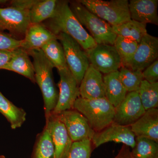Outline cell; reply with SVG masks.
<instances>
[{"mask_svg":"<svg viewBox=\"0 0 158 158\" xmlns=\"http://www.w3.org/2000/svg\"><path fill=\"white\" fill-rule=\"evenodd\" d=\"M45 26L56 36L60 33L67 34L85 51L96 45L94 40L75 16L68 1H59L55 14Z\"/></svg>","mask_w":158,"mask_h":158,"instance_id":"1","label":"cell"},{"mask_svg":"<svg viewBox=\"0 0 158 158\" xmlns=\"http://www.w3.org/2000/svg\"><path fill=\"white\" fill-rule=\"evenodd\" d=\"M27 51L33 58L35 82L42 92L47 121L56 107L59 97L53 75L54 67L41 49Z\"/></svg>","mask_w":158,"mask_h":158,"instance_id":"2","label":"cell"},{"mask_svg":"<svg viewBox=\"0 0 158 158\" xmlns=\"http://www.w3.org/2000/svg\"><path fill=\"white\" fill-rule=\"evenodd\" d=\"M73 109L87 118L95 132L103 130L114 120L115 108L106 98L88 99L79 97Z\"/></svg>","mask_w":158,"mask_h":158,"instance_id":"3","label":"cell"},{"mask_svg":"<svg viewBox=\"0 0 158 158\" xmlns=\"http://www.w3.org/2000/svg\"><path fill=\"white\" fill-rule=\"evenodd\" d=\"M75 16L85 27L97 44L114 45L117 35L106 22L89 11L77 1L69 2Z\"/></svg>","mask_w":158,"mask_h":158,"instance_id":"4","label":"cell"},{"mask_svg":"<svg viewBox=\"0 0 158 158\" xmlns=\"http://www.w3.org/2000/svg\"><path fill=\"white\" fill-rule=\"evenodd\" d=\"M89 11L110 25H118L131 19L127 0H78Z\"/></svg>","mask_w":158,"mask_h":158,"instance_id":"5","label":"cell"},{"mask_svg":"<svg viewBox=\"0 0 158 158\" xmlns=\"http://www.w3.org/2000/svg\"><path fill=\"white\" fill-rule=\"evenodd\" d=\"M57 38L63 48L69 69L79 86L90 65L87 53L78 43L67 34L60 33Z\"/></svg>","mask_w":158,"mask_h":158,"instance_id":"6","label":"cell"},{"mask_svg":"<svg viewBox=\"0 0 158 158\" xmlns=\"http://www.w3.org/2000/svg\"><path fill=\"white\" fill-rule=\"evenodd\" d=\"M31 24L29 10L12 6L0 7V33L8 31L14 38L24 37Z\"/></svg>","mask_w":158,"mask_h":158,"instance_id":"7","label":"cell"},{"mask_svg":"<svg viewBox=\"0 0 158 158\" xmlns=\"http://www.w3.org/2000/svg\"><path fill=\"white\" fill-rule=\"evenodd\" d=\"M86 52L90 64L104 75L117 71L122 66L121 59L113 45L97 44Z\"/></svg>","mask_w":158,"mask_h":158,"instance_id":"8","label":"cell"},{"mask_svg":"<svg viewBox=\"0 0 158 158\" xmlns=\"http://www.w3.org/2000/svg\"><path fill=\"white\" fill-rule=\"evenodd\" d=\"M56 116L65 126L73 142L92 140L95 131L87 118L77 110H65Z\"/></svg>","mask_w":158,"mask_h":158,"instance_id":"9","label":"cell"},{"mask_svg":"<svg viewBox=\"0 0 158 158\" xmlns=\"http://www.w3.org/2000/svg\"><path fill=\"white\" fill-rule=\"evenodd\" d=\"M60 81L59 82V97L53 115L73 109L76 100L80 97L79 86L68 68L58 71Z\"/></svg>","mask_w":158,"mask_h":158,"instance_id":"10","label":"cell"},{"mask_svg":"<svg viewBox=\"0 0 158 158\" xmlns=\"http://www.w3.org/2000/svg\"><path fill=\"white\" fill-rule=\"evenodd\" d=\"M158 57V38L147 34L141 40L132 59L124 67L143 71Z\"/></svg>","mask_w":158,"mask_h":158,"instance_id":"11","label":"cell"},{"mask_svg":"<svg viewBox=\"0 0 158 158\" xmlns=\"http://www.w3.org/2000/svg\"><path fill=\"white\" fill-rule=\"evenodd\" d=\"M91 141L96 148L107 142L114 141L123 143L133 148L135 145L136 136L131 127L121 125L113 122L100 131L95 132Z\"/></svg>","mask_w":158,"mask_h":158,"instance_id":"12","label":"cell"},{"mask_svg":"<svg viewBox=\"0 0 158 158\" xmlns=\"http://www.w3.org/2000/svg\"><path fill=\"white\" fill-rule=\"evenodd\" d=\"M145 112L138 91L129 92L124 99L115 108L113 122L121 125L130 126Z\"/></svg>","mask_w":158,"mask_h":158,"instance_id":"13","label":"cell"},{"mask_svg":"<svg viewBox=\"0 0 158 158\" xmlns=\"http://www.w3.org/2000/svg\"><path fill=\"white\" fill-rule=\"evenodd\" d=\"M79 94L80 97L88 99L106 98L102 75L90 64L79 85Z\"/></svg>","mask_w":158,"mask_h":158,"instance_id":"14","label":"cell"},{"mask_svg":"<svg viewBox=\"0 0 158 158\" xmlns=\"http://www.w3.org/2000/svg\"><path fill=\"white\" fill-rule=\"evenodd\" d=\"M46 123L50 132L55 147V158H65L73 142L65 126L56 116L53 114H51Z\"/></svg>","mask_w":158,"mask_h":158,"instance_id":"15","label":"cell"},{"mask_svg":"<svg viewBox=\"0 0 158 158\" xmlns=\"http://www.w3.org/2000/svg\"><path fill=\"white\" fill-rule=\"evenodd\" d=\"M158 0H131L129 9L131 19L158 25Z\"/></svg>","mask_w":158,"mask_h":158,"instance_id":"16","label":"cell"},{"mask_svg":"<svg viewBox=\"0 0 158 158\" xmlns=\"http://www.w3.org/2000/svg\"><path fill=\"white\" fill-rule=\"evenodd\" d=\"M57 38L43 24H31L22 40L20 48L26 51L40 49L49 41Z\"/></svg>","mask_w":158,"mask_h":158,"instance_id":"17","label":"cell"},{"mask_svg":"<svg viewBox=\"0 0 158 158\" xmlns=\"http://www.w3.org/2000/svg\"><path fill=\"white\" fill-rule=\"evenodd\" d=\"M130 127L136 137H145L158 142V108L145 111Z\"/></svg>","mask_w":158,"mask_h":158,"instance_id":"18","label":"cell"},{"mask_svg":"<svg viewBox=\"0 0 158 158\" xmlns=\"http://www.w3.org/2000/svg\"><path fill=\"white\" fill-rule=\"evenodd\" d=\"M12 52L11 59L2 69L14 72L36 83L34 65L27 52L22 48Z\"/></svg>","mask_w":158,"mask_h":158,"instance_id":"19","label":"cell"},{"mask_svg":"<svg viewBox=\"0 0 158 158\" xmlns=\"http://www.w3.org/2000/svg\"><path fill=\"white\" fill-rule=\"evenodd\" d=\"M106 98L116 108L124 98L128 92L119 78L118 70L103 76Z\"/></svg>","mask_w":158,"mask_h":158,"instance_id":"20","label":"cell"},{"mask_svg":"<svg viewBox=\"0 0 158 158\" xmlns=\"http://www.w3.org/2000/svg\"><path fill=\"white\" fill-rule=\"evenodd\" d=\"M0 113L5 116L12 129L20 127L26 120L27 113L6 98L0 91Z\"/></svg>","mask_w":158,"mask_h":158,"instance_id":"21","label":"cell"},{"mask_svg":"<svg viewBox=\"0 0 158 158\" xmlns=\"http://www.w3.org/2000/svg\"><path fill=\"white\" fill-rule=\"evenodd\" d=\"M146 24L131 19L118 25L112 26L117 36L135 41L138 44L147 34Z\"/></svg>","mask_w":158,"mask_h":158,"instance_id":"22","label":"cell"},{"mask_svg":"<svg viewBox=\"0 0 158 158\" xmlns=\"http://www.w3.org/2000/svg\"><path fill=\"white\" fill-rule=\"evenodd\" d=\"M59 1H37L29 10L31 24L42 23L52 18L55 14Z\"/></svg>","mask_w":158,"mask_h":158,"instance_id":"23","label":"cell"},{"mask_svg":"<svg viewBox=\"0 0 158 158\" xmlns=\"http://www.w3.org/2000/svg\"><path fill=\"white\" fill-rule=\"evenodd\" d=\"M41 49L52 65L58 71L68 68L63 48L57 38L49 41Z\"/></svg>","mask_w":158,"mask_h":158,"instance_id":"24","label":"cell"},{"mask_svg":"<svg viewBox=\"0 0 158 158\" xmlns=\"http://www.w3.org/2000/svg\"><path fill=\"white\" fill-rule=\"evenodd\" d=\"M32 158H55V149L48 127L45 125L37 136Z\"/></svg>","mask_w":158,"mask_h":158,"instance_id":"25","label":"cell"},{"mask_svg":"<svg viewBox=\"0 0 158 158\" xmlns=\"http://www.w3.org/2000/svg\"><path fill=\"white\" fill-rule=\"evenodd\" d=\"M141 103L145 111L158 107V82H141L138 90Z\"/></svg>","mask_w":158,"mask_h":158,"instance_id":"26","label":"cell"},{"mask_svg":"<svg viewBox=\"0 0 158 158\" xmlns=\"http://www.w3.org/2000/svg\"><path fill=\"white\" fill-rule=\"evenodd\" d=\"M132 158H155L158 156V142L143 137H136Z\"/></svg>","mask_w":158,"mask_h":158,"instance_id":"27","label":"cell"},{"mask_svg":"<svg viewBox=\"0 0 158 158\" xmlns=\"http://www.w3.org/2000/svg\"><path fill=\"white\" fill-rule=\"evenodd\" d=\"M118 72L119 79L128 93L138 91L141 82L144 80L142 71L133 70L122 66Z\"/></svg>","mask_w":158,"mask_h":158,"instance_id":"28","label":"cell"},{"mask_svg":"<svg viewBox=\"0 0 158 158\" xmlns=\"http://www.w3.org/2000/svg\"><path fill=\"white\" fill-rule=\"evenodd\" d=\"M138 45L135 41L117 36L113 46L121 59L122 66H125L132 59Z\"/></svg>","mask_w":158,"mask_h":158,"instance_id":"29","label":"cell"},{"mask_svg":"<svg viewBox=\"0 0 158 158\" xmlns=\"http://www.w3.org/2000/svg\"><path fill=\"white\" fill-rule=\"evenodd\" d=\"M92 151L90 140L73 142L65 158H90Z\"/></svg>","mask_w":158,"mask_h":158,"instance_id":"30","label":"cell"},{"mask_svg":"<svg viewBox=\"0 0 158 158\" xmlns=\"http://www.w3.org/2000/svg\"><path fill=\"white\" fill-rule=\"evenodd\" d=\"M22 40L17 39L6 33H0V50L13 51L21 47Z\"/></svg>","mask_w":158,"mask_h":158,"instance_id":"31","label":"cell"},{"mask_svg":"<svg viewBox=\"0 0 158 158\" xmlns=\"http://www.w3.org/2000/svg\"><path fill=\"white\" fill-rule=\"evenodd\" d=\"M144 80L151 83L158 82V60H156L152 64L142 71Z\"/></svg>","mask_w":158,"mask_h":158,"instance_id":"32","label":"cell"},{"mask_svg":"<svg viewBox=\"0 0 158 158\" xmlns=\"http://www.w3.org/2000/svg\"><path fill=\"white\" fill-rule=\"evenodd\" d=\"M37 1V0H15L10 2V6H17L30 10Z\"/></svg>","mask_w":158,"mask_h":158,"instance_id":"33","label":"cell"},{"mask_svg":"<svg viewBox=\"0 0 158 158\" xmlns=\"http://www.w3.org/2000/svg\"><path fill=\"white\" fill-rule=\"evenodd\" d=\"M12 51L0 50V69H2L9 63L12 57Z\"/></svg>","mask_w":158,"mask_h":158,"instance_id":"34","label":"cell"},{"mask_svg":"<svg viewBox=\"0 0 158 158\" xmlns=\"http://www.w3.org/2000/svg\"><path fill=\"white\" fill-rule=\"evenodd\" d=\"M116 158H132L131 155L130 156H121L117 157Z\"/></svg>","mask_w":158,"mask_h":158,"instance_id":"35","label":"cell"},{"mask_svg":"<svg viewBox=\"0 0 158 158\" xmlns=\"http://www.w3.org/2000/svg\"><path fill=\"white\" fill-rule=\"evenodd\" d=\"M0 158H6V157L4 156L1 155L0 156Z\"/></svg>","mask_w":158,"mask_h":158,"instance_id":"36","label":"cell"},{"mask_svg":"<svg viewBox=\"0 0 158 158\" xmlns=\"http://www.w3.org/2000/svg\"><path fill=\"white\" fill-rule=\"evenodd\" d=\"M155 158H158V156L156 157H155Z\"/></svg>","mask_w":158,"mask_h":158,"instance_id":"37","label":"cell"}]
</instances>
